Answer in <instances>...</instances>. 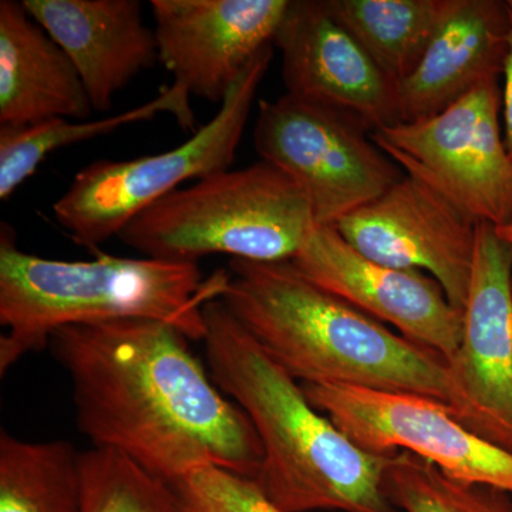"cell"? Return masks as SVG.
<instances>
[{
  "label": "cell",
  "instance_id": "1",
  "mask_svg": "<svg viewBox=\"0 0 512 512\" xmlns=\"http://www.w3.org/2000/svg\"><path fill=\"white\" fill-rule=\"evenodd\" d=\"M158 320L64 326L49 345L72 384L79 430L168 484L217 467L256 480L262 453L247 414Z\"/></svg>",
  "mask_w": 512,
  "mask_h": 512
},
{
  "label": "cell",
  "instance_id": "2",
  "mask_svg": "<svg viewBox=\"0 0 512 512\" xmlns=\"http://www.w3.org/2000/svg\"><path fill=\"white\" fill-rule=\"evenodd\" d=\"M202 313L212 380L258 434L264 460L255 481L265 497L282 512H400L383 488L393 454L356 446L220 299L205 303Z\"/></svg>",
  "mask_w": 512,
  "mask_h": 512
},
{
  "label": "cell",
  "instance_id": "3",
  "mask_svg": "<svg viewBox=\"0 0 512 512\" xmlns=\"http://www.w3.org/2000/svg\"><path fill=\"white\" fill-rule=\"evenodd\" d=\"M272 360L301 384L429 397L446 406L447 362L309 281L291 261H229L220 296Z\"/></svg>",
  "mask_w": 512,
  "mask_h": 512
},
{
  "label": "cell",
  "instance_id": "4",
  "mask_svg": "<svg viewBox=\"0 0 512 512\" xmlns=\"http://www.w3.org/2000/svg\"><path fill=\"white\" fill-rule=\"evenodd\" d=\"M228 272L204 279L198 262L100 255L57 261L28 254L3 222L0 231V373L49 345L72 325L158 320L204 340L205 303L220 299Z\"/></svg>",
  "mask_w": 512,
  "mask_h": 512
},
{
  "label": "cell",
  "instance_id": "5",
  "mask_svg": "<svg viewBox=\"0 0 512 512\" xmlns=\"http://www.w3.org/2000/svg\"><path fill=\"white\" fill-rule=\"evenodd\" d=\"M316 224L305 190L264 160L178 188L136 215L119 238L146 258L198 262L222 254L292 261Z\"/></svg>",
  "mask_w": 512,
  "mask_h": 512
},
{
  "label": "cell",
  "instance_id": "6",
  "mask_svg": "<svg viewBox=\"0 0 512 512\" xmlns=\"http://www.w3.org/2000/svg\"><path fill=\"white\" fill-rule=\"evenodd\" d=\"M272 57L274 45L262 49L232 84L217 114L181 146L134 160L96 161L80 170L53 205L60 227L77 245L96 248L119 237L136 215L187 181L231 170Z\"/></svg>",
  "mask_w": 512,
  "mask_h": 512
},
{
  "label": "cell",
  "instance_id": "7",
  "mask_svg": "<svg viewBox=\"0 0 512 512\" xmlns=\"http://www.w3.org/2000/svg\"><path fill=\"white\" fill-rule=\"evenodd\" d=\"M254 147L305 190L316 227H335L404 177L365 121L288 93L259 101Z\"/></svg>",
  "mask_w": 512,
  "mask_h": 512
},
{
  "label": "cell",
  "instance_id": "8",
  "mask_svg": "<svg viewBox=\"0 0 512 512\" xmlns=\"http://www.w3.org/2000/svg\"><path fill=\"white\" fill-rule=\"evenodd\" d=\"M503 90L487 80L429 119L373 131L404 174L429 185L476 224L512 222V158L501 130Z\"/></svg>",
  "mask_w": 512,
  "mask_h": 512
},
{
  "label": "cell",
  "instance_id": "9",
  "mask_svg": "<svg viewBox=\"0 0 512 512\" xmlns=\"http://www.w3.org/2000/svg\"><path fill=\"white\" fill-rule=\"evenodd\" d=\"M302 387L312 406L363 450L407 451L457 483L512 497V453L466 429L443 403L363 387Z\"/></svg>",
  "mask_w": 512,
  "mask_h": 512
},
{
  "label": "cell",
  "instance_id": "10",
  "mask_svg": "<svg viewBox=\"0 0 512 512\" xmlns=\"http://www.w3.org/2000/svg\"><path fill=\"white\" fill-rule=\"evenodd\" d=\"M447 373L451 416L512 453V247L485 222L477 225L463 336Z\"/></svg>",
  "mask_w": 512,
  "mask_h": 512
},
{
  "label": "cell",
  "instance_id": "11",
  "mask_svg": "<svg viewBox=\"0 0 512 512\" xmlns=\"http://www.w3.org/2000/svg\"><path fill=\"white\" fill-rule=\"evenodd\" d=\"M477 225L429 185L404 174L379 198L333 228L350 247L377 264L429 272L451 305L463 312Z\"/></svg>",
  "mask_w": 512,
  "mask_h": 512
},
{
  "label": "cell",
  "instance_id": "12",
  "mask_svg": "<svg viewBox=\"0 0 512 512\" xmlns=\"http://www.w3.org/2000/svg\"><path fill=\"white\" fill-rule=\"evenodd\" d=\"M291 0H151L158 57L190 96L222 103Z\"/></svg>",
  "mask_w": 512,
  "mask_h": 512
},
{
  "label": "cell",
  "instance_id": "13",
  "mask_svg": "<svg viewBox=\"0 0 512 512\" xmlns=\"http://www.w3.org/2000/svg\"><path fill=\"white\" fill-rule=\"evenodd\" d=\"M291 262L313 284L393 326L446 362L460 346L463 312L451 305L436 279L377 264L350 247L333 227H316Z\"/></svg>",
  "mask_w": 512,
  "mask_h": 512
},
{
  "label": "cell",
  "instance_id": "14",
  "mask_svg": "<svg viewBox=\"0 0 512 512\" xmlns=\"http://www.w3.org/2000/svg\"><path fill=\"white\" fill-rule=\"evenodd\" d=\"M274 46L286 93L355 114L372 133L402 123L399 84L330 15L325 0H291Z\"/></svg>",
  "mask_w": 512,
  "mask_h": 512
},
{
  "label": "cell",
  "instance_id": "15",
  "mask_svg": "<svg viewBox=\"0 0 512 512\" xmlns=\"http://www.w3.org/2000/svg\"><path fill=\"white\" fill-rule=\"evenodd\" d=\"M23 6L72 60L100 113L160 62L156 33L144 22L138 0H23Z\"/></svg>",
  "mask_w": 512,
  "mask_h": 512
},
{
  "label": "cell",
  "instance_id": "16",
  "mask_svg": "<svg viewBox=\"0 0 512 512\" xmlns=\"http://www.w3.org/2000/svg\"><path fill=\"white\" fill-rule=\"evenodd\" d=\"M511 10L500 0H448L419 66L399 84L402 123L447 110L487 80L503 76Z\"/></svg>",
  "mask_w": 512,
  "mask_h": 512
},
{
  "label": "cell",
  "instance_id": "17",
  "mask_svg": "<svg viewBox=\"0 0 512 512\" xmlns=\"http://www.w3.org/2000/svg\"><path fill=\"white\" fill-rule=\"evenodd\" d=\"M93 113L76 67L16 0L0 2V126L52 119L87 120Z\"/></svg>",
  "mask_w": 512,
  "mask_h": 512
},
{
  "label": "cell",
  "instance_id": "18",
  "mask_svg": "<svg viewBox=\"0 0 512 512\" xmlns=\"http://www.w3.org/2000/svg\"><path fill=\"white\" fill-rule=\"evenodd\" d=\"M170 114L184 130L195 128L190 93L173 83L153 100L101 120L52 119L25 127H0V200L8 201L49 154L106 136L124 126Z\"/></svg>",
  "mask_w": 512,
  "mask_h": 512
},
{
  "label": "cell",
  "instance_id": "19",
  "mask_svg": "<svg viewBox=\"0 0 512 512\" xmlns=\"http://www.w3.org/2000/svg\"><path fill=\"white\" fill-rule=\"evenodd\" d=\"M373 62L400 84L419 66L448 0H325Z\"/></svg>",
  "mask_w": 512,
  "mask_h": 512
},
{
  "label": "cell",
  "instance_id": "20",
  "mask_svg": "<svg viewBox=\"0 0 512 512\" xmlns=\"http://www.w3.org/2000/svg\"><path fill=\"white\" fill-rule=\"evenodd\" d=\"M82 453L0 431V512H82Z\"/></svg>",
  "mask_w": 512,
  "mask_h": 512
},
{
  "label": "cell",
  "instance_id": "21",
  "mask_svg": "<svg viewBox=\"0 0 512 512\" xmlns=\"http://www.w3.org/2000/svg\"><path fill=\"white\" fill-rule=\"evenodd\" d=\"M82 512H177L171 485L107 448L84 451Z\"/></svg>",
  "mask_w": 512,
  "mask_h": 512
},
{
  "label": "cell",
  "instance_id": "22",
  "mask_svg": "<svg viewBox=\"0 0 512 512\" xmlns=\"http://www.w3.org/2000/svg\"><path fill=\"white\" fill-rule=\"evenodd\" d=\"M383 488L403 512H497L500 491L470 487L407 451H397L384 471Z\"/></svg>",
  "mask_w": 512,
  "mask_h": 512
},
{
  "label": "cell",
  "instance_id": "23",
  "mask_svg": "<svg viewBox=\"0 0 512 512\" xmlns=\"http://www.w3.org/2000/svg\"><path fill=\"white\" fill-rule=\"evenodd\" d=\"M170 485L177 512H282L255 480L217 467L192 471Z\"/></svg>",
  "mask_w": 512,
  "mask_h": 512
},
{
  "label": "cell",
  "instance_id": "24",
  "mask_svg": "<svg viewBox=\"0 0 512 512\" xmlns=\"http://www.w3.org/2000/svg\"><path fill=\"white\" fill-rule=\"evenodd\" d=\"M508 3V2H507ZM510 6V5H508ZM511 10V32L508 42V55L504 66V89H503V117H504V143L508 154L512 158V8Z\"/></svg>",
  "mask_w": 512,
  "mask_h": 512
},
{
  "label": "cell",
  "instance_id": "25",
  "mask_svg": "<svg viewBox=\"0 0 512 512\" xmlns=\"http://www.w3.org/2000/svg\"><path fill=\"white\" fill-rule=\"evenodd\" d=\"M495 229H497V234L512 247V222L507 225H501V227H495Z\"/></svg>",
  "mask_w": 512,
  "mask_h": 512
},
{
  "label": "cell",
  "instance_id": "26",
  "mask_svg": "<svg viewBox=\"0 0 512 512\" xmlns=\"http://www.w3.org/2000/svg\"><path fill=\"white\" fill-rule=\"evenodd\" d=\"M497 512H512V497L510 495L501 494Z\"/></svg>",
  "mask_w": 512,
  "mask_h": 512
},
{
  "label": "cell",
  "instance_id": "27",
  "mask_svg": "<svg viewBox=\"0 0 512 512\" xmlns=\"http://www.w3.org/2000/svg\"><path fill=\"white\" fill-rule=\"evenodd\" d=\"M508 5H510L512 8V0H508Z\"/></svg>",
  "mask_w": 512,
  "mask_h": 512
}]
</instances>
